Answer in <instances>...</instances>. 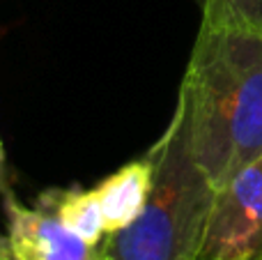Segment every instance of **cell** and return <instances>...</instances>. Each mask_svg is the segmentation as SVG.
Here are the masks:
<instances>
[{"mask_svg": "<svg viewBox=\"0 0 262 260\" xmlns=\"http://www.w3.org/2000/svg\"><path fill=\"white\" fill-rule=\"evenodd\" d=\"M180 95L193 157L219 189L262 157V26L203 9Z\"/></svg>", "mask_w": 262, "mask_h": 260, "instance_id": "cell-1", "label": "cell"}, {"mask_svg": "<svg viewBox=\"0 0 262 260\" xmlns=\"http://www.w3.org/2000/svg\"><path fill=\"white\" fill-rule=\"evenodd\" d=\"M147 152L154 161L147 205L131 226L101 240V253L111 260H200L216 187L191 150L182 95L166 132Z\"/></svg>", "mask_w": 262, "mask_h": 260, "instance_id": "cell-2", "label": "cell"}, {"mask_svg": "<svg viewBox=\"0 0 262 260\" xmlns=\"http://www.w3.org/2000/svg\"><path fill=\"white\" fill-rule=\"evenodd\" d=\"M200 260H262V157L216 189Z\"/></svg>", "mask_w": 262, "mask_h": 260, "instance_id": "cell-3", "label": "cell"}, {"mask_svg": "<svg viewBox=\"0 0 262 260\" xmlns=\"http://www.w3.org/2000/svg\"><path fill=\"white\" fill-rule=\"evenodd\" d=\"M7 230L0 235V260H99V247L83 242L46 207H26L3 198Z\"/></svg>", "mask_w": 262, "mask_h": 260, "instance_id": "cell-4", "label": "cell"}, {"mask_svg": "<svg viewBox=\"0 0 262 260\" xmlns=\"http://www.w3.org/2000/svg\"><path fill=\"white\" fill-rule=\"evenodd\" d=\"M152 180L154 161L152 155L145 152L140 159L124 164L111 178L99 182V187L95 191L97 198H99L108 233L127 228L138 219L140 212L147 205L149 193H152Z\"/></svg>", "mask_w": 262, "mask_h": 260, "instance_id": "cell-5", "label": "cell"}, {"mask_svg": "<svg viewBox=\"0 0 262 260\" xmlns=\"http://www.w3.org/2000/svg\"><path fill=\"white\" fill-rule=\"evenodd\" d=\"M37 205L53 212L74 235L83 242L99 247L101 240L108 235L101 212L97 191H85V189H49L37 198Z\"/></svg>", "mask_w": 262, "mask_h": 260, "instance_id": "cell-6", "label": "cell"}, {"mask_svg": "<svg viewBox=\"0 0 262 260\" xmlns=\"http://www.w3.org/2000/svg\"><path fill=\"white\" fill-rule=\"evenodd\" d=\"M200 9H221L262 26V0H198Z\"/></svg>", "mask_w": 262, "mask_h": 260, "instance_id": "cell-7", "label": "cell"}, {"mask_svg": "<svg viewBox=\"0 0 262 260\" xmlns=\"http://www.w3.org/2000/svg\"><path fill=\"white\" fill-rule=\"evenodd\" d=\"M14 189H12V175H9V168H7V157H5V147H3V141H0V196L7 198L12 196Z\"/></svg>", "mask_w": 262, "mask_h": 260, "instance_id": "cell-8", "label": "cell"}, {"mask_svg": "<svg viewBox=\"0 0 262 260\" xmlns=\"http://www.w3.org/2000/svg\"><path fill=\"white\" fill-rule=\"evenodd\" d=\"M99 251H101V249H99ZM99 260H111V258L106 256V253H101V256H99Z\"/></svg>", "mask_w": 262, "mask_h": 260, "instance_id": "cell-9", "label": "cell"}]
</instances>
